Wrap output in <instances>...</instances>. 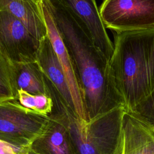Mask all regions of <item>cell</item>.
Instances as JSON below:
<instances>
[{"label":"cell","mask_w":154,"mask_h":154,"mask_svg":"<svg viewBox=\"0 0 154 154\" xmlns=\"http://www.w3.org/2000/svg\"><path fill=\"white\" fill-rule=\"evenodd\" d=\"M48 1L71 58L88 122L119 108H125L109 61L95 46L84 25L57 0Z\"/></svg>","instance_id":"1"},{"label":"cell","mask_w":154,"mask_h":154,"mask_svg":"<svg viewBox=\"0 0 154 154\" xmlns=\"http://www.w3.org/2000/svg\"><path fill=\"white\" fill-rule=\"evenodd\" d=\"M113 45L111 76L131 111L154 91V27L117 32Z\"/></svg>","instance_id":"2"},{"label":"cell","mask_w":154,"mask_h":154,"mask_svg":"<svg viewBox=\"0 0 154 154\" xmlns=\"http://www.w3.org/2000/svg\"><path fill=\"white\" fill-rule=\"evenodd\" d=\"M125 108H119L84 123L67 116L63 120L76 154H114Z\"/></svg>","instance_id":"3"},{"label":"cell","mask_w":154,"mask_h":154,"mask_svg":"<svg viewBox=\"0 0 154 154\" xmlns=\"http://www.w3.org/2000/svg\"><path fill=\"white\" fill-rule=\"evenodd\" d=\"M49 116L26 109L16 100L0 103V140L24 149L45 129Z\"/></svg>","instance_id":"4"},{"label":"cell","mask_w":154,"mask_h":154,"mask_svg":"<svg viewBox=\"0 0 154 154\" xmlns=\"http://www.w3.org/2000/svg\"><path fill=\"white\" fill-rule=\"evenodd\" d=\"M99 13L115 32L154 27V0H103Z\"/></svg>","instance_id":"5"},{"label":"cell","mask_w":154,"mask_h":154,"mask_svg":"<svg viewBox=\"0 0 154 154\" xmlns=\"http://www.w3.org/2000/svg\"><path fill=\"white\" fill-rule=\"evenodd\" d=\"M39 44L20 21L0 11V52L11 63L35 61Z\"/></svg>","instance_id":"6"},{"label":"cell","mask_w":154,"mask_h":154,"mask_svg":"<svg viewBox=\"0 0 154 154\" xmlns=\"http://www.w3.org/2000/svg\"><path fill=\"white\" fill-rule=\"evenodd\" d=\"M114 154H154V128L126 110Z\"/></svg>","instance_id":"7"},{"label":"cell","mask_w":154,"mask_h":154,"mask_svg":"<svg viewBox=\"0 0 154 154\" xmlns=\"http://www.w3.org/2000/svg\"><path fill=\"white\" fill-rule=\"evenodd\" d=\"M84 25L95 46L110 60L114 45L101 19L96 0H57Z\"/></svg>","instance_id":"8"},{"label":"cell","mask_w":154,"mask_h":154,"mask_svg":"<svg viewBox=\"0 0 154 154\" xmlns=\"http://www.w3.org/2000/svg\"><path fill=\"white\" fill-rule=\"evenodd\" d=\"M49 37L60 63L63 68L75 103L83 119L88 123L80 88L75 75L73 63L67 49L58 30L50 10L48 0H38Z\"/></svg>","instance_id":"9"},{"label":"cell","mask_w":154,"mask_h":154,"mask_svg":"<svg viewBox=\"0 0 154 154\" xmlns=\"http://www.w3.org/2000/svg\"><path fill=\"white\" fill-rule=\"evenodd\" d=\"M49 116L45 129L29 148L37 154H76L62 116L56 112Z\"/></svg>","instance_id":"10"},{"label":"cell","mask_w":154,"mask_h":154,"mask_svg":"<svg viewBox=\"0 0 154 154\" xmlns=\"http://www.w3.org/2000/svg\"><path fill=\"white\" fill-rule=\"evenodd\" d=\"M0 11L7 12L20 21L38 42L47 36L38 0H0Z\"/></svg>","instance_id":"11"},{"label":"cell","mask_w":154,"mask_h":154,"mask_svg":"<svg viewBox=\"0 0 154 154\" xmlns=\"http://www.w3.org/2000/svg\"><path fill=\"white\" fill-rule=\"evenodd\" d=\"M12 81L16 92L23 90L32 94L49 96L44 74L37 61L11 63Z\"/></svg>","instance_id":"12"},{"label":"cell","mask_w":154,"mask_h":154,"mask_svg":"<svg viewBox=\"0 0 154 154\" xmlns=\"http://www.w3.org/2000/svg\"><path fill=\"white\" fill-rule=\"evenodd\" d=\"M16 100L26 109L43 115L49 116L53 109V101L46 94H32L18 90Z\"/></svg>","instance_id":"13"},{"label":"cell","mask_w":154,"mask_h":154,"mask_svg":"<svg viewBox=\"0 0 154 154\" xmlns=\"http://www.w3.org/2000/svg\"><path fill=\"white\" fill-rule=\"evenodd\" d=\"M12 81L11 63L0 52V103L16 100Z\"/></svg>","instance_id":"14"},{"label":"cell","mask_w":154,"mask_h":154,"mask_svg":"<svg viewBox=\"0 0 154 154\" xmlns=\"http://www.w3.org/2000/svg\"><path fill=\"white\" fill-rule=\"evenodd\" d=\"M131 111L154 128V91Z\"/></svg>","instance_id":"15"},{"label":"cell","mask_w":154,"mask_h":154,"mask_svg":"<svg viewBox=\"0 0 154 154\" xmlns=\"http://www.w3.org/2000/svg\"><path fill=\"white\" fill-rule=\"evenodd\" d=\"M23 150L0 140V154H20Z\"/></svg>","instance_id":"16"},{"label":"cell","mask_w":154,"mask_h":154,"mask_svg":"<svg viewBox=\"0 0 154 154\" xmlns=\"http://www.w3.org/2000/svg\"><path fill=\"white\" fill-rule=\"evenodd\" d=\"M20 154H37V153L34 152L32 150H31L29 148H27V149H23Z\"/></svg>","instance_id":"17"}]
</instances>
